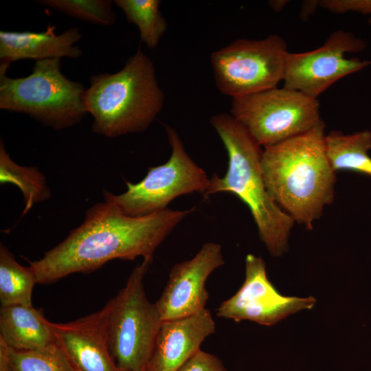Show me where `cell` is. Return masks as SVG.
<instances>
[{"label": "cell", "mask_w": 371, "mask_h": 371, "mask_svg": "<svg viewBox=\"0 0 371 371\" xmlns=\"http://www.w3.org/2000/svg\"><path fill=\"white\" fill-rule=\"evenodd\" d=\"M195 207L144 216L124 214L104 201L89 207L81 225L39 260L29 262L37 283L49 284L71 273H89L113 259L142 256L153 262L157 247Z\"/></svg>", "instance_id": "6da1fadb"}, {"label": "cell", "mask_w": 371, "mask_h": 371, "mask_svg": "<svg viewBox=\"0 0 371 371\" xmlns=\"http://www.w3.org/2000/svg\"><path fill=\"white\" fill-rule=\"evenodd\" d=\"M325 124L264 148L261 168L272 199L295 222L312 229L335 196V171L326 148Z\"/></svg>", "instance_id": "7a4b0ae2"}, {"label": "cell", "mask_w": 371, "mask_h": 371, "mask_svg": "<svg viewBox=\"0 0 371 371\" xmlns=\"http://www.w3.org/2000/svg\"><path fill=\"white\" fill-rule=\"evenodd\" d=\"M210 123L226 149L228 166L223 177L213 174L205 198L221 192L238 196L249 207L269 254L281 256L287 249L295 221L267 192L261 168V146L231 114L214 115Z\"/></svg>", "instance_id": "3957f363"}, {"label": "cell", "mask_w": 371, "mask_h": 371, "mask_svg": "<svg viewBox=\"0 0 371 371\" xmlns=\"http://www.w3.org/2000/svg\"><path fill=\"white\" fill-rule=\"evenodd\" d=\"M86 89L92 131L116 137L146 131L161 111L165 95L152 60L139 47L114 74L93 75Z\"/></svg>", "instance_id": "277c9868"}, {"label": "cell", "mask_w": 371, "mask_h": 371, "mask_svg": "<svg viewBox=\"0 0 371 371\" xmlns=\"http://www.w3.org/2000/svg\"><path fill=\"white\" fill-rule=\"evenodd\" d=\"M60 68V58L37 60L30 75L13 78L0 65V109L27 114L54 130L79 123L87 113L86 89Z\"/></svg>", "instance_id": "5b68a950"}, {"label": "cell", "mask_w": 371, "mask_h": 371, "mask_svg": "<svg viewBox=\"0 0 371 371\" xmlns=\"http://www.w3.org/2000/svg\"><path fill=\"white\" fill-rule=\"evenodd\" d=\"M150 263L143 260L125 286L110 300L109 340L112 356L124 371H145L162 323L155 303L148 299L144 278Z\"/></svg>", "instance_id": "8992f818"}, {"label": "cell", "mask_w": 371, "mask_h": 371, "mask_svg": "<svg viewBox=\"0 0 371 371\" xmlns=\"http://www.w3.org/2000/svg\"><path fill=\"white\" fill-rule=\"evenodd\" d=\"M171 155L164 164L150 167L146 177L133 183L124 180L127 190L114 194L103 191L104 201L115 204L129 216H144L164 210L175 199L198 192L205 197L210 178L187 153L177 131L165 125Z\"/></svg>", "instance_id": "52a82bcc"}, {"label": "cell", "mask_w": 371, "mask_h": 371, "mask_svg": "<svg viewBox=\"0 0 371 371\" xmlns=\"http://www.w3.org/2000/svg\"><path fill=\"white\" fill-rule=\"evenodd\" d=\"M230 112L264 148L303 134L322 121L317 99L284 87L232 98Z\"/></svg>", "instance_id": "ba28073f"}, {"label": "cell", "mask_w": 371, "mask_h": 371, "mask_svg": "<svg viewBox=\"0 0 371 371\" xmlns=\"http://www.w3.org/2000/svg\"><path fill=\"white\" fill-rule=\"evenodd\" d=\"M282 38L238 39L212 53L216 87L232 98L277 87L283 80L288 54Z\"/></svg>", "instance_id": "9c48e42d"}, {"label": "cell", "mask_w": 371, "mask_h": 371, "mask_svg": "<svg viewBox=\"0 0 371 371\" xmlns=\"http://www.w3.org/2000/svg\"><path fill=\"white\" fill-rule=\"evenodd\" d=\"M364 41L344 30L333 32L321 47L308 52H288L284 87L317 99L341 78L371 64V60L348 58L347 53L362 51Z\"/></svg>", "instance_id": "30bf717a"}, {"label": "cell", "mask_w": 371, "mask_h": 371, "mask_svg": "<svg viewBox=\"0 0 371 371\" xmlns=\"http://www.w3.org/2000/svg\"><path fill=\"white\" fill-rule=\"evenodd\" d=\"M245 278L238 291L222 302L216 309L219 317L236 322L249 320L272 326L303 309H311L316 303L313 297L283 295L267 276L261 257L249 254L245 258Z\"/></svg>", "instance_id": "8fae6325"}, {"label": "cell", "mask_w": 371, "mask_h": 371, "mask_svg": "<svg viewBox=\"0 0 371 371\" xmlns=\"http://www.w3.org/2000/svg\"><path fill=\"white\" fill-rule=\"evenodd\" d=\"M225 260L221 245L205 243L190 260L175 264L159 299L155 302L162 322L186 317L206 307L205 282Z\"/></svg>", "instance_id": "7c38bea8"}, {"label": "cell", "mask_w": 371, "mask_h": 371, "mask_svg": "<svg viewBox=\"0 0 371 371\" xmlns=\"http://www.w3.org/2000/svg\"><path fill=\"white\" fill-rule=\"evenodd\" d=\"M108 302L100 310L67 323H54L55 344L76 371H124L116 364L109 340Z\"/></svg>", "instance_id": "4fadbf2b"}, {"label": "cell", "mask_w": 371, "mask_h": 371, "mask_svg": "<svg viewBox=\"0 0 371 371\" xmlns=\"http://www.w3.org/2000/svg\"><path fill=\"white\" fill-rule=\"evenodd\" d=\"M215 332L209 309L180 319L164 321L145 371H177Z\"/></svg>", "instance_id": "5bb4252c"}, {"label": "cell", "mask_w": 371, "mask_h": 371, "mask_svg": "<svg viewBox=\"0 0 371 371\" xmlns=\"http://www.w3.org/2000/svg\"><path fill=\"white\" fill-rule=\"evenodd\" d=\"M49 25L43 32L0 31V65L9 67L22 59L78 58L82 49L75 43L82 37L79 28L71 27L59 34Z\"/></svg>", "instance_id": "9a60e30c"}, {"label": "cell", "mask_w": 371, "mask_h": 371, "mask_svg": "<svg viewBox=\"0 0 371 371\" xmlns=\"http://www.w3.org/2000/svg\"><path fill=\"white\" fill-rule=\"evenodd\" d=\"M51 322L43 309L12 305L0 310V337L12 348L34 350L55 343Z\"/></svg>", "instance_id": "2e32d148"}, {"label": "cell", "mask_w": 371, "mask_h": 371, "mask_svg": "<svg viewBox=\"0 0 371 371\" xmlns=\"http://www.w3.org/2000/svg\"><path fill=\"white\" fill-rule=\"evenodd\" d=\"M326 153L333 169L354 170L371 176V131L352 134L333 131L326 135Z\"/></svg>", "instance_id": "e0dca14e"}, {"label": "cell", "mask_w": 371, "mask_h": 371, "mask_svg": "<svg viewBox=\"0 0 371 371\" xmlns=\"http://www.w3.org/2000/svg\"><path fill=\"white\" fill-rule=\"evenodd\" d=\"M37 283L32 269L20 265L2 243L0 245V302L1 307L32 306V294Z\"/></svg>", "instance_id": "ac0fdd59"}, {"label": "cell", "mask_w": 371, "mask_h": 371, "mask_svg": "<svg viewBox=\"0 0 371 371\" xmlns=\"http://www.w3.org/2000/svg\"><path fill=\"white\" fill-rule=\"evenodd\" d=\"M0 168L1 183H13L23 192L25 206L23 214L34 204L50 198L51 192L44 175L36 168L22 166L13 161L2 140L0 142Z\"/></svg>", "instance_id": "d6986e66"}, {"label": "cell", "mask_w": 371, "mask_h": 371, "mask_svg": "<svg viewBox=\"0 0 371 371\" xmlns=\"http://www.w3.org/2000/svg\"><path fill=\"white\" fill-rule=\"evenodd\" d=\"M159 0H115V4L124 13L127 21L139 30L141 41L148 48L157 46L167 23L160 10Z\"/></svg>", "instance_id": "ffe728a7"}, {"label": "cell", "mask_w": 371, "mask_h": 371, "mask_svg": "<svg viewBox=\"0 0 371 371\" xmlns=\"http://www.w3.org/2000/svg\"><path fill=\"white\" fill-rule=\"evenodd\" d=\"M7 371H76L55 344L34 350L11 348Z\"/></svg>", "instance_id": "44dd1931"}, {"label": "cell", "mask_w": 371, "mask_h": 371, "mask_svg": "<svg viewBox=\"0 0 371 371\" xmlns=\"http://www.w3.org/2000/svg\"><path fill=\"white\" fill-rule=\"evenodd\" d=\"M36 2L71 17L99 25L111 26L116 20L110 0H41Z\"/></svg>", "instance_id": "7402d4cb"}, {"label": "cell", "mask_w": 371, "mask_h": 371, "mask_svg": "<svg viewBox=\"0 0 371 371\" xmlns=\"http://www.w3.org/2000/svg\"><path fill=\"white\" fill-rule=\"evenodd\" d=\"M177 371L228 370L218 357L199 349Z\"/></svg>", "instance_id": "603a6c76"}, {"label": "cell", "mask_w": 371, "mask_h": 371, "mask_svg": "<svg viewBox=\"0 0 371 371\" xmlns=\"http://www.w3.org/2000/svg\"><path fill=\"white\" fill-rule=\"evenodd\" d=\"M319 5L334 14L357 12L371 14V0H322Z\"/></svg>", "instance_id": "cb8c5ba5"}, {"label": "cell", "mask_w": 371, "mask_h": 371, "mask_svg": "<svg viewBox=\"0 0 371 371\" xmlns=\"http://www.w3.org/2000/svg\"><path fill=\"white\" fill-rule=\"evenodd\" d=\"M11 348L0 337V371H7Z\"/></svg>", "instance_id": "d4e9b609"}, {"label": "cell", "mask_w": 371, "mask_h": 371, "mask_svg": "<svg viewBox=\"0 0 371 371\" xmlns=\"http://www.w3.org/2000/svg\"><path fill=\"white\" fill-rule=\"evenodd\" d=\"M286 2V1H270L269 4L273 10L279 12L285 5Z\"/></svg>", "instance_id": "484cf974"}, {"label": "cell", "mask_w": 371, "mask_h": 371, "mask_svg": "<svg viewBox=\"0 0 371 371\" xmlns=\"http://www.w3.org/2000/svg\"><path fill=\"white\" fill-rule=\"evenodd\" d=\"M368 23L371 25V18L368 20Z\"/></svg>", "instance_id": "4316f807"}]
</instances>
